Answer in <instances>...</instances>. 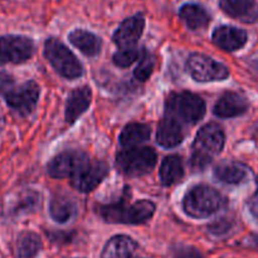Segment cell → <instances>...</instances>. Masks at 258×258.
<instances>
[{
	"mask_svg": "<svg viewBox=\"0 0 258 258\" xmlns=\"http://www.w3.org/2000/svg\"><path fill=\"white\" fill-rule=\"evenodd\" d=\"M252 68H253L254 72H256L258 75V59L254 60V62H252Z\"/></svg>",
	"mask_w": 258,
	"mask_h": 258,
	"instance_id": "d6a6232c",
	"label": "cell"
},
{
	"mask_svg": "<svg viewBox=\"0 0 258 258\" xmlns=\"http://www.w3.org/2000/svg\"><path fill=\"white\" fill-rule=\"evenodd\" d=\"M206 111L207 106L203 98L193 92H174L166 98V116L180 123L196 125L204 117Z\"/></svg>",
	"mask_w": 258,
	"mask_h": 258,
	"instance_id": "3957f363",
	"label": "cell"
},
{
	"mask_svg": "<svg viewBox=\"0 0 258 258\" xmlns=\"http://www.w3.org/2000/svg\"><path fill=\"white\" fill-rule=\"evenodd\" d=\"M13 87V80L10 76L0 73V93H5Z\"/></svg>",
	"mask_w": 258,
	"mask_h": 258,
	"instance_id": "4dcf8cb0",
	"label": "cell"
},
{
	"mask_svg": "<svg viewBox=\"0 0 258 258\" xmlns=\"http://www.w3.org/2000/svg\"><path fill=\"white\" fill-rule=\"evenodd\" d=\"M179 18L191 30L206 29L212 20L206 8L201 4H196V3H188V4L181 5V8L179 9Z\"/></svg>",
	"mask_w": 258,
	"mask_h": 258,
	"instance_id": "d6986e66",
	"label": "cell"
},
{
	"mask_svg": "<svg viewBox=\"0 0 258 258\" xmlns=\"http://www.w3.org/2000/svg\"><path fill=\"white\" fill-rule=\"evenodd\" d=\"M150 126L145 125V123L133 122L128 123L122 128L118 141H120V145L122 148H134V146H138L148 141L150 139Z\"/></svg>",
	"mask_w": 258,
	"mask_h": 258,
	"instance_id": "603a6c76",
	"label": "cell"
},
{
	"mask_svg": "<svg viewBox=\"0 0 258 258\" xmlns=\"http://www.w3.org/2000/svg\"><path fill=\"white\" fill-rule=\"evenodd\" d=\"M252 138L258 143V122H256L252 127Z\"/></svg>",
	"mask_w": 258,
	"mask_h": 258,
	"instance_id": "1f68e13d",
	"label": "cell"
},
{
	"mask_svg": "<svg viewBox=\"0 0 258 258\" xmlns=\"http://www.w3.org/2000/svg\"><path fill=\"white\" fill-rule=\"evenodd\" d=\"M212 40L217 47L227 52H236L247 44V32L232 25H221L212 34Z\"/></svg>",
	"mask_w": 258,
	"mask_h": 258,
	"instance_id": "5bb4252c",
	"label": "cell"
},
{
	"mask_svg": "<svg viewBox=\"0 0 258 258\" xmlns=\"http://www.w3.org/2000/svg\"><path fill=\"white\" fill-rule=\"evenodd\" d=\"M42 248V241L34 232H23L18 236L15 246L17 258H34Z\"/></svg>",
	"mask_w": 258,
	"mask_h": 258,
	"instance_id": "d4e9b609",
	"label": "cell"
},
{
	"mask_svg": "<svg viewBox=\"0 0 258 258\" xmlns=\"http://www.w3.org/2000/svg\"><path fill=\"white\" fill-rule=\"evenodd\" d=\"M184 176L183 159L179 155H169L160 165V181L163 185L170 186L180 181Z\"/></svg>",
	"mask_w": 258,
	"mask_h": 258,
	"instance_id": "cb8c5ba5",
	"label": "cell"
},
{
	"mask_svg": "<svg viewBox=\"0 0 258 258\" xmlns=\"http://www.w3.org/2000/svg\"><path fill=\"white\" fill-rule=\"evenodd\" d=\"M175 258H203V256L193 248H184L176 252Z\"/></svg>",
	"mask_w": 258,
	"mask_h": 258,
	"instance_id": "f546056e",
	"label": "cell"
},
{
	"mask_svg": "<svg viewBox=\"0 0 258 258\" xmlns=\"http://www.w3.org/2000/svg\"><path fill=\"white\" fill-rule=\"evenodd\" d=\"M251 170L238 161L223 163L214 169V178L227 185H239L248 179Z\"/></svg>",
	"mask_w": 258,
	"mask_h": 258,
	"instance_id": "e0dca14e",
	"label": "cell"
},
{
	"mask_svg": "<svg viewBox=\"0 0 258 258\" xmlns=\"http://www.w3.org/2000/svg\"><path fill=\"white\" fill-rule=\"evenodd\" d=\"M219 8L224 14L244 24L258 22L257 0H219Z\"/></svg>",
	"mask_w": 258,
	"mask_h": 258,
	"instance_id": "4fadbf2b",
	"label": "cell"
},
{
	"mask_svg": "<svg viewBox=\"0 0 258 258\" xmlns=\"http://www.w3.org/2000/svg\"><path fill=\"white\" fill-rule=\"evenodd\" d=\"M139 58H140V53H139L138 49H135V47L121 48L120 50H117V52L113 54L112 60L117 67L126 68L130 67L131 64H134Z\"/></svg>",
	"mask_w": 258,
	"mask_h": 258,
	"instance_id": "484cf974",
	"label": "cell"
},
{
	"mask_svg": "<svg viewBox=\"0 0 258 258\" xmlns=\"http://www.w3.org/2000/svg\"><path fill=\"white\" fill-rule=\"evenodd\" d=\"M40 88L34 81H28L19 87H12L4 93L5 101L18 113L27 116L34 111L39 98Z\"/></svg>",
	"mask_w": 258,
	"mask_h": 258,
	"instance_id": "9c48e42d",
	"label": "cell"
},
{
	"mask_svg": "<svg viewBox=\"0 0 258 258\" xmlns=\"http://www.w3.org/2000/svg\"><path fill=\"white\" fill-rule=\"evenodd\" d=\"M108 173V166L103 161H90L82 170L71 178V184L81 193H90L97 188Z\"/></svg>",
	"mask_w": 258,
	"mask_h": 258,
	"instance_id": "8fae6325",
	"label": "cell"
},
{
	"mask_svg": "<svg viewBox=\"0 0 258 258\" xmlns=\"http://www.w3.org/2000/svg\"><path fill=\"white\" fill-rule=\"evenodd\" d=\"M158 156L154 149L144 148H127L120 151L116 156V165L120 171L131 178L148 175L155 168Z\"/></svg>",
	"mask_w": 258,
	"mask_h": 258,
	"instance_id": "5b68a950",
	"label": "cell"
},
{
	"mask_svg": "<svg viewBox=\"0 0 258 258\" xmlns=\"http://www.w3.org/2000/svg\"><path fill=\"white\" fill-rule=\"evenodd\" d=\"M227 199L217 189L206 184H199L186 191L183 199V208L188 216L203 219L223 209Z\"/></svg>",
	"mask_w": 258,
	"mask_h": 258,
	"instance_id": "7a4b0ae2",
	"label": "cell"
},
{
	"mask_svg": "<svg viewBox=\"0 0 258 258\" xmlns=\"http://www.w3.org/2000/svg\"><path fill=\"white\" fill-rule=\"evenodd\" d=\"M44 57L55 72L67 80H76L83 75L82 63L67 45L57 38H48L44 43Z\"/></svg>",
	"mask_w": 258,
	"mask_h": 258,
	"instance_id": "277c9868",
	"label": "cell"
},
{
	"mask_svg": "<svg viewBox=\"0 0 258 258\" xmlns=\"http://www.w3.org/2000/svg\"><path fill=\"white\" fill-rule=\"evenodd\" d=\"M92 102V90L88 86H82L70 93L66 105L64 117L67 123H75L86 111Z\"/></svg>",
	"mask_w": 258,
	"mask_h": 258,
	"instance_id": "2e32d148",
	"label": "cell"
},
{
	"mask_svg": "<svg viewBox=\"0 0 258 258\" xmlns=\"http://www.w3.org/2000/svg\"><path fill=\"white\" fill-rule=\"evenodd\" d=\"M249 102L238 92H226L214 105L213 113L221 118H233L244 115L248 111Z\"/></svg>",
	"mask_w": 258,
	"mask_h": 258,
	"instance_id": "9a60e30c",
	"label": "cell"
},
{
	"mask_svg": "<svg viewBox=\"0 0 258 258\" xmlns=\"http://www.w3.org/2000/svg\"><path fill=\"white\" fill-rule=\"evenodd\" d=\"M155 209V204L146 199L135 203H127L126 199H121L117 203L100 206L97 213L108 223L143 224L153 218Z\"/></svg>",
	"mask_w": 258,
	"mask_h": 258,
	"instance_id": "6da1fadb",
	"label": "cell"
},
{
	"mask_svg": "<svg viewBox=\"0 0 258 258\" xmlns=\"http://www.w3.org/2000/svg\"><path fill=\"white\" fill-rule=\"evenodd\" d=\"M77 213V207L71 197L55 194L49 203V214L57 223H67Z\"/></svg>",
	"mask_w": 258,
	"mask_h": 258,
	"instance_id": "7402d4cb",
	"label": "cell"
},
{
	"mask_svg": "<svg viewBox=\"0 0 258 258\" xmlns=\"http://www.w3.org/2000/svg\"><path fill=\"white\" fill-rule=\"evenodd\" d=\"M138 248V243L131 237L118 234L105 244L101 258H131Z\"/></svg>",
	"mask_w": 258,
	"mask_h": 258,
	"instance_id": "44dd1931",
	"label": "cell"
},
{
	"mask_svg": "<svg viewBox=\"0 0 258 258\" xmlns=\"http://www.w3.org/2000/svg\"><path fill=\"white\" fill-rule=\"evenodd\" d=\"M34 42L24 35H4L0 38V66L20 64L33 57Z\"/></svg>",
	"mask_w": 258,
	"mask_h": 258,
	"instance_id": "ba28073f",
	"label": "cell"
},
{
	"mask_svg": "<svg viewBox=\"0 0 258 258\" xmlns=\"http://www.w3.org/2000/svg\"><path fill=\"white\" fill-rule=\"evenodd\" d=\"M71 44L87 57H96L102 48V39L86 29H75L68 34Z\"/></svg>",
	"mask_w": 258,
	"mask_h": 258,
	"instance_id": "ffe728a7",
	"label": "cell"
},
{
	"mask_svg": "<svg viewBox=\"0 0 258 258\" xmlns=\"http://www.w3.org/2000/svg\"><path fill=\"white\" fill-rule=\"evenodd\" d=\"M229 227H231V223L227 221H221V222H217V223H214L213 226L211 227V232L212 233L217 234V236H219V234H223L224 232H227L229 229Z\"/></svg>",
	"mask_w": 258,
	"mask_h": 258,
	"instance_id": "f1b7e54d",
	"label": "cell"
},
{
	"mask_svg": "<svg viewBox=\"0 0 258 258\" xmlns=\"http://www.w3.org/2000/svg\"><path fill=\"white\" fill-rule=\"evenodd\" d=\"M226 144V135L221 125L209 122L198 131L194 140V153L213 158L222 153Z\"/></svg>",
	"mask_w": 258,
	"mask_h": 258,
	"instance_id": "30bf717a",
	"label": "cell"
},
{
	"mask_svg": "<svg viewBox=\"0 0 258 258\" xmlns=\"http://www.w3.org/2000/svg\"><path fill=\"white\" fill-rule=\"evenodd\" d=\"M154 66H155V62H154L153 55L149 54L148 52L144 53L143 57L140 58V62L134 71V76H135L136 80L141 81V82L148 81L153 75Z\"/></svg>",
	"mask_w": 258,
	"mask_h": 258,
	"instance_id": "4316f807",
	"label": "cell"
},
{
	"mask_svg": "<svg viewBox=\"0 0 258 258\" xmlns=\"http://www.w3.org/2000/svg\"><path fill=\"white\" fill-rule=\"evenodd\" d=\"M184 140V130L180 122L174 118L168 117L159 122L158 133H156V141L163 148H175Z\"/></svg>",
	"mask_w": 258,
	"mask_h": 258,
	"instance_id": "ac0fdd59",
	"label": "cell"
},
{
	"mask_svg": "<svg viewBox=\"0 0 258 258\" xmlns=\"http://www.w3.org/2000/svg\"><path fill=\"white\" fill-rule=\"evenodd\" d=\"M256 184H257L256 193H254L253 196H252L251 198H249V201H248V203H247V206H248L249 213H251L252 217H253V218L258 222V176L256 178Z\"/></svg>",
	"mask_w": 258,
	"mask_h": 258,
	"instance_id": "83f0119b",
	"label": "cell"
},
{
	"mask_svg": "<svg viewBox=\"0 0 258 258\" xmlns=\"http://www.w3.org/2000/svg\"><path fill=\"white\" fill-rule=\"evenodd\" d=\"M90 158L81 150H66L55 155L48 163L47 171L52 178L64 179L73 178L80 173L88 163Z\"/></svg>",
	"mask_w": 258,
	"mask_h": 258,
	"instance_id": "52a82bcc",
	"label": "cell"
},
{
	"mask_svg": "<svg viewBox=\"0 0 258 258\" xmlns=\"http://www.w3.org/2000/svg\"><path fill=\"white\" fill-rule=\"evenodd\" d=\"M186 70L194 81L201 83L224 81L229 76V70L223 63L201 53L189 55L186 59Z\"/></svg>",
	"mask_w": 258,
	"mask_h": 258,
	"instance_id": "8992f818",
	"label": "cell"
},
{
	"mask_svg": "<svg viewBox=\"0 0 258 258\" xmlns=\"http://www.w3.org/2000/svg\"><path fill=\"white\" fill-rule=\"evenodd\" d=\"M145 29V18L141 14L126 18L113 33L112 40L118 48H133L140 40Z\"/></svg>",
	"mask_w": 258,
	"mask_h": 258,
	"instance_id": "7c38bea8",
	"label": "cell"
}]
</instances>
